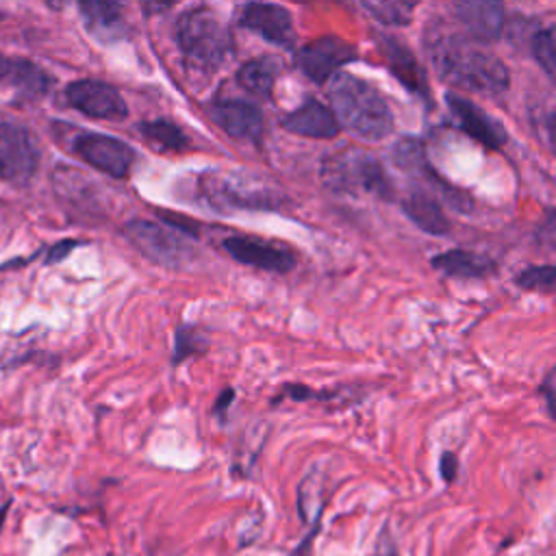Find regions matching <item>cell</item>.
Listing matches in <instances>:
<instances>
[{
    "mask_svg": "<svg viewBox=\"0 0 556 556\" xmlns=\"http://www.w3.org/2000/svg\"><path fill=\"white\" fill-rule=\"evenodd\" d=\"M424 50L434 74L456 89L500 96L510 87L506 63L443 20H430L426 26Z\"/></svg>",
    "mask_w": 556,
    "mask_h": 556,
    "instance_id": "6da1fadb",
    "label": "cell"
},
{
    "mask_svg": "<svg viewBox=\"0 0 556 556\" xmlns=\"http://www.w3.org/2000/svg\"><path fill=\"white\" fill-rule=\"evenodd\" d=\"M328 98L339 128L358 139L380 141L393 132L391 106L371 83L339 70L328 80Z\"/></svg>",
    "mask_w": 556,
    "mask_h": 556,
    "instance_id": "7a4b0ae2",
    "label": "cell"
},
{
    "mask_svg": "<svg viewBox=\"0 0 556 556\" xmlns=\"http://www.w3.org/2000/svg\"><path fill=\"white\" fill-rule=\"evenodd\" d=\"M174 41L185 61L200 72H215L232 52V37L208 7H191L174 22Z\"/></svg>",
    "mask_w": 556,
    "mask_h": 556,
    "instance_id": "3957f363",
    "label": "cell"
},
{
    "mask_svg": "<svg viewBox=\"0 0 556 556\" xmlns=\"http://www.w3.org/2000/svg\"><path fill=\"white\" fill-rule=\"evenodd\" d=\"M321 178L337 193H367L380 200H393L395 191L382 163L363 150L330 154L321 165Z\"/></svg>",
    "mask_w": 556,
    "mask_h": 556,
    "instance_id": "277c9868",
    "label": "cell"
},
{
    "mask_svg": "<svg viewBox=\"0 0 556 556\" xmlns=\"http://www.w3.org/2000/svg\"><path fill=\"white\" fill-rule=\"evenodd\" d=\"M122 235L132 248H137L146 258L167 269H180L195 256L193 245L185 235L154 224L150 219H130L122 226Z\"/></svg>",
    "mask_w": 556,
    "mask_h": 556,
    "instance_id": "5b68a950",
    "label": "cell"
},
{
    "mask_svg": "<svg viewBox=\"0 0 556 556\" xmlns=\"http://www.w3.org/2000/svg\"><path fill=\"white\" fill-rule=\"evenodd\" d=\"M206 195L217 204L252 211H276L280 206V191L252 174L235 172L222 178L206 180Z\"/></svg>",
    "mask_w": 556,
    "mask_h": 556,
    "instance_id": "8992f818",
    "label": "cell"
},
{
    "mask_svg": "<svg viewBox=\"0 0 556 556\" xmlns=\"http://www.w3.org/2000/svg\"><path fill=\"white\" fill-rule=\"evenodd\" d=\"M72 150L87 165L111 178H128L137 161V152L126 141L104 132H78L72 139Z\"/></svg>",
    "mask_w": 556,
    "mask_h": 556,
    "instance_id": "52a82bcc",
    "label": "cell"
},
{
    "mask_svg": "<svg viewBox=\"0 0 556 556\" xmlns=\"http://www.w3.org/2000/svg\"><path fill=\"white\" fill-rule=\"evenodd\" d=\"M41 152L35 135L15 122H0V178L26 182L39 169Z\"/></svg>",
    "mask_w": 556,
    "mask_h": 556,
    "instance_id": "ba28073f",
    "label": "cell"
},
{
    "mask_svg": "<svg viewBox=\"0 0 556 556\" xmlns=\"http://www.w3.org/2000/svg\"><path fill=\"white\" fill-rule=\"evenodd\" d=\"M224 252H228L237 263L274 271V274H287L295 267V254L289 245L254 235H230L222 241Z\"/></svg>",
    "mask_w": 556,
    "mask_h": 556,
    "instance_id": "9c48e42d",
    "label": "cell"
},
{
    "mask_svg": "<svg viewBox=\"0 0 556 556\" xmlns=\"http://www.w3.org/2000/svg\"><path fill=\"white\" fill-rule=\"evenodd\" d=\"M65 100L72 109L93 119L119 122L128 115V106L122 93L113 85L96 78L72 80L65 87Z\"/></svg>",
    "mask_w": 556,
    "mask_h": 556,
    "instance_id": "30bf717a",
    "label": "cell"
},
{
    "mask_svg": "<svg viewBox=\"0 0 556 556\" xmlns=\"http://www.w3.org/2000/svg\"><path fill=\"white\" fill-rule=\"evenodd\" d=\"M356 59V48L337 35H324L295 52V65L315 83H328L345 63Z\"/></svg>",
    "mask_w": 556,
    "mask_h": 556,
    "instance_id": "8fae6325",
    "label": "cell"
},
{
    "mask_svg": "<svg viewBox=\"0 0 556 556\" xmlns=\"http://www.w3.org/2000/svg\"><path fill=\"white\" fill-rule=\"evenodd\" d=\"M445 104H447V111H450L456 128L463 130L467 137H471L486 150H500L506 146V141H508L506 128L495 117H491L486 111H482L478 104H473L469 98L447 91Z\"/></svg>",
    "mask_w": 556,
    "mask_h": 556,
    "instance_id": "7c38bea8",
    "label": "cell"
},
{
    "mask_svg": "<svg viewBox=\"0 0 556 556\" xmlns=\"http://www.w3.org/2000/svg\"><path fill=\"white\" fill-rule=\"evenodd\" d=\"M239 24L274 46H280V48L293 46V39H295L293 15L289 9L280 4L248 2L239 11Z\"/></svg>",
    "mask_w": 556,
    "mask_h": 556,
    "instance_id": "4fadbf2b",
    "label": "cell"
},
{
    "mask_svg": "<svg viewBox=\"0 0 556 556\" xmlns=\"http://www.w3.org/2000/svg\"><path fill=\"white\" fill-rule=\"evenodd\" d=\"M211 119L232 139L237 141H248V143H258L263 137V113L256 104L228 98V100H215L208 106Z\"/></svg>",
    "mask_w": 556,
    "mask_h": 556,
    "instance_id": "5bb4252c",
    "label": "cell"
},
{
    "mask_svg": "<svg viewBox=\"0 0 556 556\" xmlns=\"http://www.w3.org/2000/svg\"><path fill=\"white\" fill-rule=\"evenodd\" d=\"M454 20L460 24L463 35L476 43H489L502 37L506 9L500 2L463 0L452 4Z\"/></svg>",
    "mask_w": 556,
    "mask_h": 556,
    "instance_id": "9a60e30c",
    "label": "cell"
},
{
    "mask_svg": "<svg viewBox=\"0 0 556 556\" xmlns=\"http://www.w3.org/2000/svg\"><path fill=\"white\" fill-rule=\"evenodd\" d=\"M378 48L380 54L384 56L391 74L415 96L424 98L426 102H430V87H428V76L421 70V65L417 63L415 54L410 52V48L389 35H380L378 37Z\"/></svg>",
    "mask_w": 556,
    "mask_h": 556,
    "instance_id": "2e32d148",
    "label": "cell"
},
{
    "mask_svg": "<svg viewBox=\"0 0 556 556\" xmlns=\"http://www.w3.org/2000/svg\"><path fill=\"white\" fill-rule=\"evenodd\" d=\"M280 126L291 135L311 139H332L341 130L332 111L317 98H306L302 106L280 119Z\"/></svg>",
    "mask_w": 556,
    "mask_h": 556,
    "instance_id": "e0dca14e",
    "label": "cell"
},
{
    "mask_svg": "<svg viewBox=\"0 0 556 556\" xmlns=\"http://www.w3.org/2000/svg\"><path fill=\"white\" fill-rule=\"evenodd\" d=\"M400 206L404 215L424 232L428 235H447L452 224L441 208V202L432 191H426L421 187H413L404 198H400Z\"/></svg>",
    "mask_w": 556,
    "mask_h": 556,
    "instance_id": "ac0fdd59",
    "label": "cell"
},
{
    "mask_svg": "<svg viewBox=\"0 0 556 556\" xmlns=\"http://www.w3.org/2000/svg\"><path fill=\"white\" fill-rule=\"evenodd\" d=\"M78 11L83 15L85 28L91 33L98 41H115L124 37L126 33V20L124 9L119 2H100V0H87L78 4Z\"/></svg>",
    "mask_w": 556,
    "mask_h": 556,
    "instance_id": "d6986e66",
    "label": "cell"
},
{
    "mask_svg": "<svg viewBox=\"0 0 556 556\" xmlns=\"http://www.w3.org/2000/svg\"><path fill=\"white\" fill-rule=\"evenodd\" d=\"M298 515L302 519V523L308 528V534L298 543L293 556H306L308 554V545L313 541V536L319 530V519H321V510H324V489H321V480L311 471L298 486Z\"/></svg>",
    "mask_w": 556,
    "mask_h": 556,
    "instance_id": "ffe728a7",
    "label": "cell"
},
{
    "mask_svg": "<svg viewBox=\"0 0 556 556\" xmlns=\"http://www.w3.org/2000/svg\"><path fill=\"white\" fill-rule=\"evenodd\" d=\"M432 267L447 278H484L495 271V261L471 250H447L432 256Z\"/></svg>",
    "mask_w": 556,
    "mask_h": 556,
    "instance_id": "44dd1931",
    "label": "cell"
},
{
    "mask_svg": "<svg viewBox=\"0 0 556 556\" xmlns=\"http://www.w3.org/2000/svg\"><path fill=\"white\" fill-rule=\"evenodd\" d=\"M137 130L159 152H174V154H178V152L189 150V146H191L187 132L174 119H167V117L143 119L137 126Z\"/></svg>",
    "mask_w": 556,
    "mask_h": 556,
    "instance_id": "7402d4cb",
    "label": "cell"
},
{
    "mask_svg": "<svg viewBox=\"0 0 556 556\" xmlns=\"http://www.w3.org/2000/svg\"><path fill=\"white\" fill-rule=\"evenodd\" d=\"M9 83L20 91V96L28 100H37L50 91L54 78L28 59H13Z\"/></svg>",
    "mask_w": 556,
    "mask_h": 556,
    "instance_id": "603a6c76",
    "label": "cell"
},
{
    "mask_svg": "<svg viewBox=\"0 0 556 556\" xmlns=\"http://www.w3.org/2000/svg\"><path fill=\"white\" fill-rule=\"evenodd\" d=\"M278 67L271 59L261 56V59H250L237 70V83L252 96L258 98H269L274 91Z\"/></svg>",
    "mask_w": 556,
    "mask_h": 556,
    "instance_id": "cb8c5ba5",
    "label": "cell"
},
{
    "mask_svg": "<svg viewBox=\"0 0 556 556\" xmlns=\"http://www.w3.org/2000/svg\"><path fill=\"white\" fill-rule=\"evenodd\" d=\"M363 9L371 13L378 22L387 26H406L413 17L415 2H397V0H378V2H363Z\"/></svg>",
    "mask_w": 556,
    "mask_h": 556,
    "instance_id": "d4e9b609",
    "label": "cell"
},
{
    "mask_svg": "<svg viewBox=\"0 0 556 556\" xmlns=\"http://www.w3.org/2000/svg\"><path fill=\"white\" fill-rule=\"evenodd\" d=\"M554 28L552 26H545V28H539L532 39H530V50H532V56L534 61L539 63V67L549 76L554 78V72H556V46H554Z\"/></svg>",
    "mask_w": 556,
    "mask_h": 556,
    "instance_id": "484cf974",
    "label": "cell"
},
{
    "mask_svg": "<svg viewBox=\"0 0 556 556\" xmlns=\"http://www.w3.org/2000/svg\"><path fill=\"white\" fill-rule=\"evenodd\" d=\"M515 285L526 291H539L552 295L556 289V269L554 265H532L515 276Z\"/></svg>",
    "mask_w": 556,
    "mask_h": 556,
    "instance_id": "4316f807",
    "label": "cell"
},
{
    "mask_svg": "<svg viewBox=\"0 0 556 556\" xmlns=\"http://www.w3.org/2000/svg\"><path fill=\"white\" fill-rule=\"evenodd\" d=\"M206 339L200 334L198 328L193 326H178L174 334V354H172V365H180L185 358L202 354L206 350Z\"/></svg>",
    "mask_w": 556,
    "mask_h": 556,
    "instance_id": "83f0119b",
    "label": "cell"
},
{
    "mask_svg": "<svg viewBox=\"0 0 556 556\" xmlns=\"http://www.w3.org/2000/svg\"><path fill=\"white\" fill-rule=\"evenodd\" d=\"M78 245H83V241H78V239H61V241L52 243V245L46 250V263H59V261H63V258L70 256V252H74Z\"/></svg>",
    "mask_w": 556,
    "mask_h": 556,
    "instance_id": "f1b7e54d",
    "label": "cell"
},
{
    "mask_svg": "<svg viewBox=\"0 0 556 556\" xmlns=\"http://www.w3.org/2000/svg\"><path fill=\"white\" fill-rule=\"evenodd\" d=\"M439 473L450 484L458 478V458L454 452H443L439 458Z\"/></svg>",
    "mask_w": 556,
    "mask_h": 556,
    "instance_id": "f546056e",
    "label": "cell"
},
{
    "mask_svg": "<svg viewBox=\"0 0 556 556\" xmlns=\"http://www.w3.org/2000/svg\"><path fill=\"white\" fill-rule=\"evenodd\" d=\"M539 393H541V395H543V400H545L547 413L554 417V371H552V369L547 371V376H545L543 384L539 387Z\"/></svg>",
    "mask_w": 556,
    "mask_h": 556,
    "instance_id": "4dcf8cb0",
    "label": "cell"
},
{
    "mask_svg": "<svg viewBox=\"0 0 556 556\" xmlns=\"http://www.w3.org/2000/svg\"><path fill=\"white\" fill-rule=\"evenodd\" d=\"M232 397H235V391H232V389H224V391L219 393L215 406H213V415H222V417H224L226 410H228V406L232 404Z\"/></svg>",
    "mask_w": 556,
    "mask_h": 556,
    "instance_id": "1f68e13d",
    "label": "cell"
},
{
    "mask_svg": "<svg viewBox=\"0 0 556 556\" xmlns=\"http://www.w3.org/2000/svg\"><path fill=\"white\" fill-rule=\"evenodd\" d=\"M11 67H13V59H9V56H4L2 52H0V83H9V76H11Z\"/></svg>",
    "mask_w": 556,
    "mask_h": 556,
    "instance_id": "d6a6232c",
    "label": "cell"
},
{
    "mask_svg": "<svg viewBox=\"0 0 556 556\" xmlns=\"http://www.w3.org/2000/svg\"><path fill=\"white\" fill-rule=\"evenodd\" d=\"M11 500L9 502H4V504H0V534H2V528H4V521H7V517H9V510H11Z\"/></svg>",
    "mask_w": 556,
    "mask_h": 556,
    "instance_id": "836d02e7",
    "label": "cell"
},
{
    "mask_svg": "<svg viewBox=\"0 0 556 556\" xmlns=\"http://www.w3.org/2000/svg\"><path fill=\"white\" fill-rule=\"evenodd\" d=\"M387 543H384V552H382V556H400L397 554V549H395V545L389 541V539H384Z\"/></svg>",
    "mask_w": 556,
    "mask_h": 556,
    "instance_id": "e575fe53",
    "label": "cell"
},
{
    "mask_svg": "<svg viewBox=\"0 0 556 556\" xmlns=\"http://www.w3.org/2000/svg\"><path fill=\"white\" fill-rule=\"evenodd\" d=\"M2 20H4V13H2V11H0V22H2Z\"/></svg>",
    "mask_w": 556,
    "mask_h": 556,
    "instance_id": "d590c367",
    "label": "cell"
}]
</instances>
